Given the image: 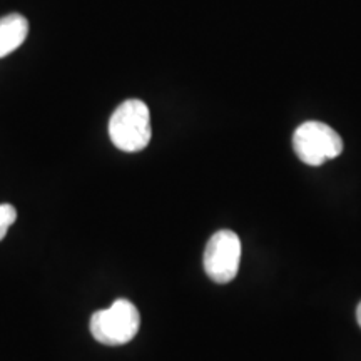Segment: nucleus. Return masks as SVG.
Masks as SVG:
<instances>
[{"mask_svg":"<svg viewBox=\"0 0 361 361\" xmlns=\"http://www.w3.org/2000/svg\"><path fill=\"white\" fill-rule=\"evenodd\" d=\"M151 114L139 99L121 104L111 116L109 137L117 149L124 152H139L151 142Z\"/></svg>","mask_w":361,"mask_h":361,"instance_id":"obj_1","label":"nucleus"},{"mask_svg":"<svg viewBox=\"0 0 361 361\" xmlns=\"http://www.w3.org/2000/svg\"><path fill=\"white\" fill-rule=\"evenodd\" d=\"M296 156L308 166H322L343 152L340 134L319 121L303 123L293 134Z\"/></svg>","mask_w":361,"mask_h":361,"instance_id":"obj_3","label":"nucleus"},{"mask_svg":"<svg viewBox=\"0 0 361 361\" xmlns=\"http://www.w3.org/2000/svg\"><path fill=\"white\" fill-rule=\"evenodd\" d=\"M141 316L128 300H117L107 310H99L90 318V333L96 341L107 346H119L129 343L137 335Z\"/></svg>","mask_w":361,"mask_h":361,"instance_id":"obj_2","label":"nucleus"},{"mask_svg":"<svg viewBox=\"0 0 361 361\" xmlns=\"http://www.w3.org/2000/svg\"><path fill=\"white\" fill-rule=\"evenodd\" d=\"M241 241L234 231L221 229L207 241L204 250V271L214 283L226 284L236 278L241 263Z\"/></svg>","mask_w":361,"mask_h":361,"instance_id":"obj_4","label":"nucleus"},{"mask_svg":"<svg viewBox=\"0 0 361 361\" xmlns=\"http://www.w3.org/2000/svg\"><path fill=\"white\" fill-rule=\"evenodd\" d=\"M17 211L12 204H0V241L6 238L8 228L16 223Z\"/></svg>","mask_w":361,"mask_h":361,"instance_id":"obj_6","label":"nucleus"},{"mask_svg":"<svg viewBox=\"0 0 361 361\" xmlns=\"http://www.w3.org/2000/svg\"><path fill=\"white\" fill-rule=\"evenodd\" d=\"M29 20L20 13H8L0 19V59L8 56L25 42Z\"/></svg>","mask_w":361,"mask_h":361,"instance_id":"obj_5","label":"nucleus"},{"mask_svg":"<svg viewBox=\"0 0 361 361\" xmlns=\"http://www.w3.org/2000/svg\"><path fill=\"white\" fill-rule=\"evenodd\" d=\"M356 319H358V324L361 328V303L358 305V308H356Z\"/></svg>","mask_w":361,"mask_h":361,"instance_id":"obj_7","label":"nucleus"}]
</instances>
